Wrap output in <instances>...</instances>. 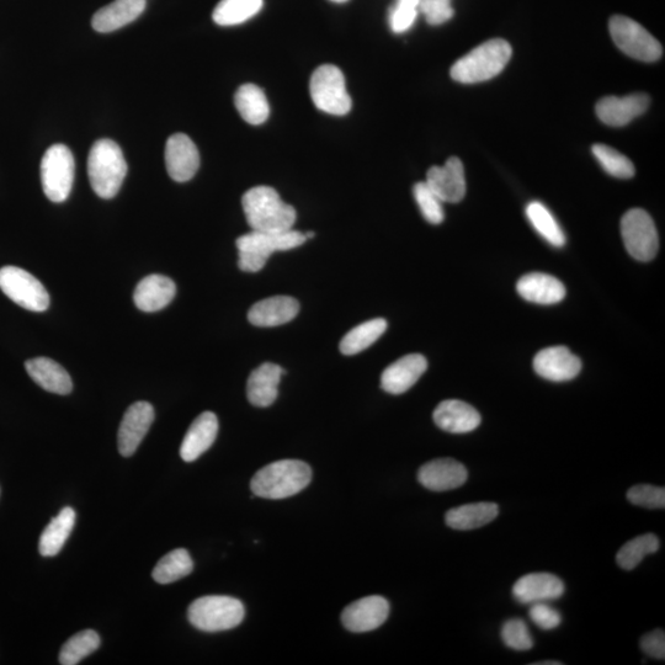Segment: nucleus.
Masks as SVG:
<instances>
[{
    "instance_id": "nucleus-21",
    "label": "nucleus",
    "mask_w": 665,
    "mask_h": 665,
    "mask_svg": "<svg viewBox=\"0 0 665 665\" xmlns=\"http://www.w3.org/2000/svg\"><path fill=\"white\" fill-rule=\"evenodd\" d=\"M436 425L444 432L467 434L480 427L481 414L466 402L449 399L436 407L433 413Z\"/></svg>"
},
{
    "instance_id": "nucleus-18",
    "label": "nucleus",
    "mask_w": 665,
    "mask_h": 665,
    "mask_svg": "<svg viewBox=\"0 0 665 665\" xmlns=\"http://www.w3.org/2000/svg\"><path fill=\"white\" fill-rule=\"evenodd\" d=\"M427 369L428 361L422 354L403 356L382 372V390L391 395H402L416 385Z\"/></svg>"
},
{
    "instance_id": "nucleus-6",
    "label": "nucleus",
    "mask_w": 665,
    "mask_h": 665,
    "mask_svg": "<svg viewBox=\"0 0 665 665\" xmlns=\"http://www.w3.org/2000/svg\"><path fill=\"white\" fill-rule=\"evenodd\" d=\"M246 610L242 601L226 595H209L189 606L190 624L204 632L232 630L242 624Z\"/></svg>"
},
{
    "instance_id": "nucleus-23",
    "label": "nucleus",
    "mask_w": 665,
    "mask_h": 665,
    "mask_svg": "<svg viewBox=\"0 0 665 665\" xmlns=\"http://www.w3.org/2000/svg\"><path fill=\"white\" fill-rule=\"evenodd\" d=\"M177 286L167 276L153 274L138 283L133 301L142 312H157L174 300Z\"/></svg>"
},
{
    "instance_id": "nucleus-10",
    "label": "nucleus",
    "mask_w": 665,
    "mask_h": 665,
    "mask_svg": "<svg viewBox=\"0 0 665 665\" xmlns=\"http://www.w3.org/2000/svg\"><path fill=\"white\" fill-rule=\"evenodd\" d=\"M0 290L28 311L45 312L50 306V296L45 286L34 275L17 266L0 269Z\"/></svg>"
},
{
    "instance_id": "nucleus-20",
    "label": "nucleus",
    "mask_w": 665,
    "mask_h": 665,
    "mask_svg": "<svg viewBox=\"0 0 665 665\" xmlns=\"http://www.w3.org/2000/svg\"><path fill=\"white\" fill-rule=\"evenodd\" d=\"M649 98L646 94H631L627 97H608L597 104V115L605 125L621 127L629 125L636 117L646 113Z\"/></svg>"
},
{
    "instance_id": "nucleus-2",
    "label": "nucleus",
    "mask_w": 665,
    "mask_h": 665,
    "mask_svg": "<svg viewBox=\"0 0 665 665\" xmlns=\"http://www.w3.org/2000/svg\"><path fill=\"white\" fill-rule=\"evenodd\" d=\"M312 481V470L299 460L276 461L255 473L250 489L254 496L285 499L296 496Z\"/></svg>"
},
{
    "instance_id": "nucleus-26",
    "label": "nucleus",
    "mask_w": 665,
    "mask_h": 665,
    "mask_svg": "<svg viewBox=\"0 0 665 665\" xmlns=\"http://www.w3.org/2000/svg\"><path fill=\"white\" fill-rule=\"evenodd\" d=\"M218 433V419L215 413L204 412L190 425L180 448V456L185 462L198 460L215 443Z\"/></svg>"
},
{
    "instance_id": "nucleus-41",
    "label": "nucleus",
    "mask_w": 665,
    "mask_h": 665,
    "mask_svg": "<svg viewBox=\"0 0 665 665\" xmlns=\"http://www.w3.org/2000/svg\"><path fill=\"white\" fill-rule=\"evenodd\" d=\"M627 500L637 507L663 509L665 507V489L649 486V484H638L629 489Z\"/></svg>"
},
{
    "instance_id": "nucleus-38",
    "label": "nucleus",
    "mask_w": 665,
    "mask_h": 665,
    "mask_svg": "<svg viewBox=\"0 0 665 665\" xmlns=\"http://www.w3.org/2000/svg\"><path fill=\"white\" fill-rule=\"evenodd\" d=\"M592 151L600 166L611 177L631 179L635 175V167H633L630 159L614 150V148L606 145H594Z\"/></svg>"
},
{
    "instance_id": "nucleus-35",
    "label": "nucleus",
    "mask_w": 665,
    "mask_h": 665,
    "mask_svg": "<svg viewBox=\"0 0 665 665\" xmlns=\"http://www.w3.org/2000/svg\"><path fill=\"white\" fill-rule=\"evenodd\" d=\"M194 569L193 558L184 549L174 550L164 556L154 567L152 577L159 584H170L189 576Z\"/></svg>"
},
{
    "instance_id": "nucleus-17",
    "label": "nucleus",
    "mask_w": 665,
    "mask_h": 665,
    "mask_svg": "<svg viewBox=\"0 0 665 665\" xmlns=\"http://www.w3.org/2000/svg\"><path fill=\"white\" fill-rule=\"evenodd\" d=\"M468 478L466 467L452 459H438L420 467L418 481L433 492H446L464 486Z\"/></svg>"
},
{
    "instance_id": "nucleus-30",
    "label": "nucleus",
    "mask_w": 665,
    "mask_h": 665,
    "mask_svg": "<svg viewBox=\"0 0 665 665\" xmlns=\"http://www.w3.org/2000/svg\"><path fill=\"white\" fill-rule=\"evenodd\" d=\"M239 115L250 125H262L270 115L269 101L262 89L255 84H244L234 95Z\"/></svg>"
},
{
    "instance_id": "nucleus-3",
    "label": "nucleus",
    "mask_w": 665,
    "mask_h": 665,
    "mask_svg": "<svg viewBox=\"0 0 665 665\" xmlns=\"http://www.w3.org/2000/svg\"><path fill=\"white\" fill-rule=\"evenodd\" d=\"M127 163L116 142L99 140L88 158V175L94 193L101 199H113L126 178Z\"/></svg>"
},
{
    "instance_id": "nucleus-47",
    "label": "nucleus",
    "mask_w": 665,
    "mask_h": 665,
    "mask_svg": "<svg viewBox=\"0 0 665 665\" xmlns=\"http://www.w3.org/2000/svg\"><path fill=\"white\" fill-rule=\"evenodd\" d=\"M305 237H306V239H311V238L315 237V233L307 232V233H305Z\"/></svg>"
},
{
    "instance_id": "nucleus-15",
    "label": "nucleus",
    "mask_w": 665,
    "mask_h": 665,
    "mask_svg": "<svg viewBox=\"0 0 665 665\" xmlns=\"http://www.w3.org/2000/svg\"><path fill=\"white\" fill-rule=\"evenodd\" d=\"M534 370L545 380L571 381L581 372L582 361L566 347H551L536 354Z\"/></svg>"
},
{
    "instance_id": "nucleus-28",
    "label": "nucleus",
    "mask_w": 665,
    "mask_h": 665,
    "mask_svg": "<svg viewBox=\"0 0 665 665\" xmlns=\"http://www.w3.org/2000/svg\"><path fill=\"white\" fill-rule=\"evenodd\" d=\"M26 371L37 385L56 395H68L73 390V382L63 367L49 358H36L26 361Z\"/></svg>"
},
{
    "instance_id": "nucleus-19",
    "label": "nucleus",
    "mask_w": 665,
    "mask_h": 665,
    "mask_svg": "<svg viewBox=\"0 0 665 665\" xmlns=\"http://www.w3.org/2000/svg\"><path fill=\"white\" fill-rule=\"evenodd\" d=\"M565 594V584L551 573H531L514 584L513 595L521 604L549 603Z\"/></svg>"
},
{
    "instance_id": "nucleus-32",
    "label": "nucleus",
    "mask_w": 665,
    "mask_h": 665,
    "mask_svg": "<svg viewBox=\"0 0 665 665\" xmlns=\"http://www.w3.org/2000/svg\"><path fill=\"white\" fill-rule=\"evenodd\" d=\"M387 322L383 318L371 319L351 329L340 342V351L344 355H356L370 348L386 332Z\"/></svg>"
},
{
    "instance_id": "nucleus-7",
    "label": "nucleus",
    "mask_w": 665,
    "mask_h": 665,
    "mask_svg": "<svg viewBox=\"0 0 665 665\" xmlns=\"http://www.w3.org/2000/svg\"><path fill=\"white\" fill-rule=\"evenodd\" d=\"M310 92L313 104L323 113L343 116L351 110L344 74L337 66L318 67L312 74Z\"/></svg>"
},
{
    "instance_id": "nucleus-44",
    "label": "nucleus",
    "mask_w": 665,
    "mask_h": 665,
    "mask_svg": "<svg viewBox=\"0 0 665 665\" xmlns=\"http://www.w3.org/2000/svg\"><path fill=\"white\" fill-rule=\"evenodd\" d=\"M529 616L537 627L545 631L557 629L562 622L561 614L547 603L532 604Z\"/></svg>"
},
{
    "instance_id": "nucleus-5",
    "label": "nucleus",
    "mask_w": 665,
    "mask_h": 665,
    "mask_svg": "<svg viewBox=\"0 0 665 665\" xmlns=\"http://www.w3.org/2000/svg\"><path fill=\"white\" fill-rule=\"evenodd\" d=\"M307 241L299 231L257 232L252 231L237 239L238 266L246 273H258L275 252L301 247Z\"/></svg>"
},
{
    "instance_id": "nucleus-11",
    "label": "nucleus",
    "mask_w": 665,
    "mask_h": 665,
    "mask_svg": "<svg viewBox=\"0 0 665 665\" xmlns=\"http://www.w3.org/2000/svg\"><path fill=\"white\" fill-rule=\"evenodd\" d=\"M621 234L627 252L640 262H649L656 257L659 238L652 217L645 210L627 211L621 221Z\"/></svg>"
},
{
    "instance_id": "nucleus-16",
    "label": "nucleus",
    "mask_w": 665,
    "mask_h": 665,
    "mask_svg": "<svg viewBox=\"0 0 665 665\" xmlns=\"http://www.w3.org/2000/svg\"><path fill=\"white\" fill-rule=\"evenodd\" d=\"M425 183L441 201L457 204L466 195L464 164L459 158L451 157L443 167L430 168Z\"/></svg>"
},
{
    "instance_id": "nucleus-31",
    "label": "nucleus",
    "mask_w": 665,
    "mask_h": 665,
    "mask_svg": "<svg viewBox=\"0 0 665 665\" xmlns=\"http://www.w3.org/2000/svg\"><path fill=\"white\" fill-rule=\"evenodd\" d=\"M76 525V512L72 508L62 509L60 514L42 532L39 551L44 557L58 555Z\"/></svg>"
},
{
    "instance_id": "nucleus-14",
    "label": "nucleus",
    "mask_w": 665,
    "mask_h": 665,
    "mask_svg": "<svg viewBox=\"0 0 665 665\" xmlns=\"http://www.w3.org/2000/svg\"><path fill=\"white\" fill-rule=\"evenodd\" d=\"M153 420L154 408L151 403L137 402L127 409L117 435V445L122 456L130 457L135 454Z\"/></svg>"
},
{
    "instance_id": "nucleus-24",
    "label": "nucleus",
    "mask_w": 665,
    "mask_h": 665,
    "mask_svg": "<svg viewBox=\"0 0 665 665\" xmlns=\"http://www.w3.org/2000/svg\"><path fill=\"white\" fill-rule=\"evenodd\" d=\"M516 291L524 300L537 305H556L566 297V287L555 276L530 273L516 284Z\"/></svg>"
},
{
    "instance_id": "nucleus-4",
    "label": "nucleus",
    "mask_w": 665,
    "mask_h": 665,
    "mask_svg": "<svg viewBox=\"0 0 665 665\" xmlns=\"http://www.w3.org/2000/svg\"><path fill=\"white\" fill-rule=\"evenodd\" d=\"M512 55V46L505 40L484 42L452 66L451 78L462 84L489 81L503 71Z\"/></svg>"
},
{
    "instance_id": "nucleus-45",
    "label": "nucleus",
    "mask_w": 665,
    "mask_h": 665,
    "mask_svg": "<svg viewBox=\"0 0 665 665\" xmlns=\"http://www.w3.org/2000/svg\"><path fill=\"white\" fill-rule=\"evenodd\" d=\"M642 651L647 656L663 661L665 658V633L658 629L647 633L641 640Z\"/></svg>"
},
{
    "instance_id": "nucleus-40",
    "label": "nucleus",
    "mask_w": 665,
    "mask_h": 665,
    "mask_svg": "<svg viewBox=\"0 0 665 665\" xmlns=\"http://www.w3.org/2000/svg\"><path fill=\"white\" fill-rule=\"evenodd\" d=\"M502 640L505 646L514 651L524 652L534 647L529 627L520 619L505 622L502 627Z\"/></svg>"
},
{
    "instance_id": "nucleus-37",
    "label": "nucleus",
    "mask_w": 665,
    "mask_h": 665,
    "mask_svg": "<svg viewBox=\"0 0 665 665\" xmlns=\"http://www.w3.org/2000/svg\"><path fill=\"white\" fill-rule=\"evenodd\" d=\"M100 647V637L93 630H84L69 638L63 645L60 653L62 665H76L85 657L97 651Z\"/></svg>"
},
{
    "instance_id": "nucleus-22",
    "label": "nucleus",
    "mask_w": 665,
    "mask_h": 665,
    "mask_svg": "<svg viewBox=\"0 0 665 665\" xmlns=\"http://www.w3.org/2000/svg\"><path fill=\"white\" fill-rule=\"evenodd\" d=\"M300 312V303L294 297L274 296L255 303L248 312V321L255 327H278L289 323Z\"/></svg>"
},
{
    "instance_id": "nucleus-12",
    "label": "nucleus",
    "mask_w": 665,
    "mask_h": 665,
    "mask_svg": "<svg viewBox=\"0 0 665 665\" xmlns=\"http://www.w3.org/2000/svg\"><path fill=\"white\" fill-rule=\"evenodd\" d=\"M388 615V601L380 595H372L347 606L342 614V622L345 629L351 632H370L385 624Z\"/></svg>"
},
{
    "instance_id": "nucleus-9",
    "label": "nucleus",
    "mask_w": 665,
    "mask_h": 665,
    "mask_svg": "<svg viewBox=\"0 0 665 665\" xmlns=\"http://www.w3.org/2000/svg\"><path fill=\"white\" fill-rule=\"evenodd\" d=\"M74 158L65 145H55L46 151L41 162V182L44 193L52 202L66 201L74 182Z\"/></svg>"
},
{
    "instance_id": "nucleus-29",
    "label": "nucleus",
    "mask_w": 665,
    "mask_h": 665,
    "mask_svg": "<svg viewBox=\"0 0 665 665\" xmlns=\"http://www.w3.org/2000/svg\"><path fill=\"white\" fill-rule=\"evenodd\" d=\"M498 514L499 507L496 503H471L449 510L445 515V521L451 529L468 531L492 523Z\"/></svg>"
},
{
    "instance_id": "nucleus-48",
    "label": "nucleus",
    "mask_w": 665,
    "mask_h": 665,
    "mask_svg": "<svg viewBox=\"0 0 665 665\" xmlns=\"http://www.w3.org/2000/svg\"><path fill=\"white\" fill-rule=\"evenodd\" d=\"M331 2L342 4V3H347L348 0H331Z\"/></svg>"
},
{
    "instance_id": "nucleus-36",
    "label": "nucleus",
    "mask_w": 665,
    "mask_h": 665,
    "mask_svg": "<svg viewBox=\"0 0 665 665\" xmlns=\"http://www.w3.org/2000/svg\"><path fill=\"white\" fill-rule=\"evenodd\" d=\"M661 542L656 535L646 534L636 537L617 552L616 562L625 571H632L642 562L643 558L656 553Z\"/></svg>"
},
{
    "instance_id": "nucleus-27",
    "label": "nucleus",
    "mask_w": 665,
    "mask_h": 665,
    "mask_svg": "<svg viewBox=\"0 0 665 665\" xmlns=\"http://www.w3.org/2000/svg\"><path fill=\"white\" fill-rule=\"evenodd\" d=\"M145 9L146 0H115L94 14L93 29L103 34L119 30L140 17Z\"/></svg>"
},
{
    "instance_id": "nucleus-13",
    "label": "nucleus",
    "mask_w": 665,
    "mask_h": 665,
    "mask_svg": "<svg viewBox=\"0 0 665 665\" xmlns=\"http://www.w3.org/2000/svg\"><path fill=\"white\" fill-rule=\"evenodd\" d=\"M166 166L169 177L178 183L189 182L200 167L198 147L185 133L170 136L166 146Z\"/></svg>"
},
{
    "instance_id": "nucleus-42",
    "label": "nucleus",
    "mask_w": 665,
    "mask_h": 665,
    "mask_svg": "<svg viewBox=\"0 0 665 665\" xmlns=\"http://www.w3.org/2000/svg\"><path fill=\"white\" fill-rule=\"evenodd\" d=\"M419 8L402 0H397L395 7L390 10V26L395 34L406 33L412 28L418 18Z\"/></svg>"
},
{
    "instance_id": "nucleus-33",
    "label": "nucleus",
    "mask_w": 665,
    "mask_h": 665,
    "mask_svg": "<svg viewBox=\"0 0 665 665\" xmlns=\"http://www.w3.org/2000/svg\"><path fill=\"white\" fill-rule=\"evenodd\" d=\"M263 0H221L212 14L217 25L234 26L246 23L262 10Z\"/></svg>"
},
{
    "instance_id": "nucleus-39",
    "label": "nucleus",
    "mask_w": 665,
    "mask_h": 665,
    "mask_svg": "<svg viewBox=\"0 0 665 665\" xmlns=\"http://www.w3.org/2000/svg\"><path fill=\"white\" fill-rule=\"evenodd\" d=\"M413 194L425 220L432 225H440L445 218L443 201L425 182L414 185Z\"/></svg>"
},
{
    "instance_id": "nucleus-8",
    "label": "nucleus",
    "mask_w": 665,
    "mask_h": 665,
    "mask_svg": "<svg viewBox=\"0 0 665 665\" xmlns=\"http://www.w3.org/2000/svg\"><path fill=\"white\" fill-rule=\"evenodd\" d=\"M609 30L616 46L635 60L656 62L663 55V47L656 37L635 20L615 15L610 19Z\"/></svg>"
},
{
    "instance_id": "nucleus-34",
    "label": "nucleus",
    "mask_w": 665,
    "mask_h": 665,
    "mask_svg": "<svg viewBox=\"0 0 665 665\" xmlns=\"http://www.w3.org/2000/svg\"><path fill=\"white\" fill-rule=\"evenodd\" d=\"M526 217L540 236L553 247L561 248L566 244V236L549 209L541 202H530L526 207Z\"/></svg>"
},
{
    "instance_id": "nucleus-43",
    "label": "nucleus",
    "mask_w": 665,
    "mask_h": 665,
    "mask_svg": "<svg viewBox=\"0 0 665 665\" xmlns=\"http://www.w3.org/2000/svg\"><path fill=\"white\" fill-rule=\"evenodd\" d=\"M419 12L424 14L428 24L434 26L448 23L455 14L451 0H420Z\"/></svg>"
},
{
    "instance_id": "nucleus-25",
    "label": "nucleus",
    "mask_w": 665,
    "mask_h": 665,
    "mask_svg": "<svg viewBox=\"0 0 665 665\" xmlns=\"http://www.w3.org/2000/svg\"><path fill=\"white\" fill-rule=\"evenodd\" d=\"M285 374L283 367L264 363L250 374L247 383V397L255 407L271 406L279 395L281 377Z\"/></svg>"
},
{
    "instance_id": "nucleus-46",
    "label": "nucleus",
    "mask_w": 665,
    "mask_h": 665,
    "mask_svg": "<svg viewBox=\"0 0 665 665\" xmlns=\"http://www.w3.org/2000/svg\"><path fill=\"white\" fill-rule=\"evenodd\" d=\"M546 664H549V665H561L562 663H561V662H553V661H552V662H539V663H535V665H546Z\"/></svg>"
},
{
    "instance_id": "nucleus-1",
    "label": "nucleus",
    "mask_w": 665,
    "mask_h": 665,
    "mask_svg": "<svg viewBox=\"0 0 665 665\" xmlns=\"http://www.w3.org/2000/svg\"><path fill=\"white\" fill-rule=\"evenodd\" d=\"M242 206L248 225L257 232H285L296 222V210L281 200L270 186H255L243 195Z\"/></svg>"
}]
</instances>
